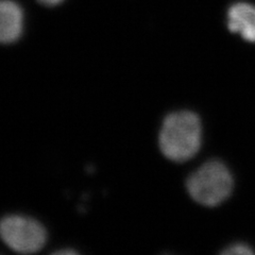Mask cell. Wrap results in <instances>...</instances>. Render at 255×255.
Listing matches in <instances>:
<instances>
[{
    "mask_svg": "<svg viewBox=\"0 0 255 255\" xmlns=\"http://www.w3.org/2000/svg\"><path fill=\"white\" fill-rule=\"evenodd\" d=\"M189 196L199 204L217 206L226 201L233 189V177L220 161H209L191 173L186 181Z\"/></svg>",
    "mask_w": 255,
    "mask_h": 255,
    "instance_id": "obj_2",
    "label": "cell"
},
{
    "mask_svg": "<svg viewBox=\"0 0 255 255\" xmlns=\"http://www.w3.org/2000/svg\"><path fill=\"white\" fill-rule=\"evenodd\" d=\"M222 254L227 255H251L254 254V251L249 246L245 244H235L230 246L225 251H222Z\"/></svg>",
    "mask_w": 255,
    "mask_h": 255,
    "instance_id": "obj_6",
    "label": "cell"
},
{
    "mask_svg": "<svg viewBox=\"0 0 255 255\" xmlns=\"http://www.w3.org/2000/svg\"><path fill=\"white\" fill-rule=\"evenodd\" d=\"M0 241L15 253L34 254L45 248L48 231L30 215L7 214L0 218Z\"/></svg>",
    "mask_w": 255,
    "mask_h": 255,
    "instance_id": "obj_3",
    "label": "cell"
},
{
    "mask_svg": "<svg viewBox=\"0 0 255 255\" xmlns=\"http://www.w3.org/2000/svg\"><path fill=\"white\" fill-rule=\"evenodd\" d=\"M161 153L171 162L184 163L193 158L201 147L202 125L191 111H175L167 115L157 136Z\"/></svg>",
    "mask_w": 255,
    "mask_h": 255,
    "instance_id": "obj_1",
    "label": "cell"
},
{
    "mask_svg": "<svg viewBox=\"0 0 255 255\" xmlns=\"http://www.w3.org/2000/svg\"><path fill=\"white\" fill-rule=\"evenodd\" d=\"M227 26L245 41L255 43V5L244 1L231 4L227 12Z\"/></svg>",
    "mask_w": 255,
    "mask_h": 255,
    "instance_id": "obj_5",
    "label": "cell"
},
{
    "mask_svg": "<svg viewBox=\"0 0 255 255\" xmlns=\"http://www.w3.org/2000/svg\"><path fill=\"white\" fill-rule=\"evenodd\" d=\"M26 15L16 0H0V45H12L22 37Z\"/></svg>",
    "mask_w": 255,
    "mask_h": 255,
    "instance_id": "obj_4",
    "label": "cell"
},
{
    "mask_svg": "<svg viewBox=\"0 0 255 255\" xmlns=\"http://www.w3.org/2000/svg\"><path fill=\"white\" fill-rule=\"evenodd\" d=\"M57 254H76V253H78L76 250H74V249H64V250H58L57 252H55Z\"/></svg>",
    "mask_w": 255,
    "mask_h": 255,
    "instance_id": "obj_8",
    "label": "cell"
},
{
    "mask_svg": "<svg viewBox=\"0 0 255 255\" xmlns=\"http://www.w3.org/2000/svg\"><path fill=\"white\" fill-rule=\"evenodd\" d=\"M36 1L41 3L42 5H45L48 7H54L63 3L65 0H36Z\"/></svg>",
    "mask_w": 255,
    "mask_h": 255,
    "instance_id": "obj_7",
    "label": "cell"
}]
</instances>
